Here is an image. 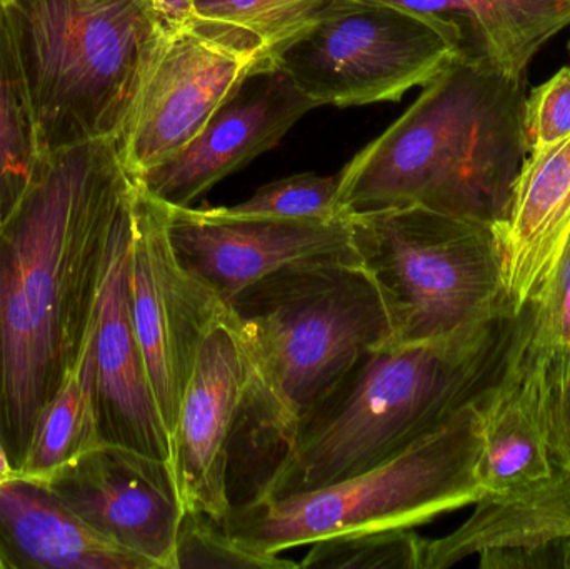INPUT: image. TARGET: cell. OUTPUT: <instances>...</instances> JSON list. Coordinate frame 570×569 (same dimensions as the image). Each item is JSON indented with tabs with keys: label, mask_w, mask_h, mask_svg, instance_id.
Segmentation results:
<instances>
[{
	"label": "cell",
	"mask_w": 570,
	"mask_h": 569,
	"mask_svg": "<svg viewBox=\"0 0 570 569\" xmlns=\"http://www.w3.org/2000/svg\"><path fill=\"white\" fill-rule=\"evenodd\" d=\"M134 180L117 139L42 157L0 224V440L16 473L92 334Z\"/></svg>",
	"instance_id": "obj_1"
},
{
	"label": "cell",
	"mask_w": 570,
	"mask_h": 569,
	"mask_svg": "<svg viewBox=\"0 0 570 569\" xmlns=\"http://www.w3.org/2000/svg\"><path fill=\"white\" fill-rule=\"evenodd\" d=\"M524 316L504 307L445 340L371 351L295 430L250 500L364 473L481 404L508 371Z\"/></svg>",
	"instance_id": "obj_2"
},
{
	"label": "cell",
	"mask_w": 570,
	"mask_h": 569,
	"mask_svg": "<svg viewBox=\"0 0 570 569\" xmlns=\"http://www.w3.org/2000/svg\"><path fill=\"white\" fill-rule=\"evenodd\" d=\"M525 97V76L458 53L338 173V214L421 206L501 226L528 156Z\"/></svg>",
	"instance_id": "obj_3"
},
{
	"label": "cell",
	"mask_w": 570,
	"mask_h": 569,
	"mask_svg": "<svg viewBox=\"0 0 570 569\" xmlns=\"http://www.w3.org/2000/svg\"><path fill=\"white\" fill-rule=\"evenodd\" d=\"M226 304L249 363L233 450L243 444L263 460L257 490L295 430L371 351L387 346L391 327L377 287L347 261L285 267Z\"/></svg>",
	"instance_id": "obj_4"
},
{
	"label": "cell",
	"mask_w": 570,
	"mask_h": 569,
	"mask_svg": "<svg viewBox=\"0 0 570 569\" xmlns=\"http://www.w3.org/2000/svg\"><path fill=\"white\" fill-rule=\"evenodd\" d=\"M43 154L117 139L173 30L150 0L6 3Z\"/></svg>",
	"instance_id": "obj_5"
},
{
	"label": "cell",
	"mask_w": 570,
	"mask_h": 569,
	"mask_svg": "<svg viewBox=\"0 0 570 569\" xmlns=\"http://www.w3.org/2000/svg\"><path fill=\"white\" fill-rule=\"evenodd\" d=\"M481 404L364 473L230 507L224 528L249 550L279 555L338 534L414 528L471 507L485 493L479 478Z\"/></svg>",
	"instance_id": "obj_6"
},
{
	"label": "cell",
	"mask_w": 570,
	"mask_h": 569,
	"mask_svg": "<svg viewBox=\"0 0 570 569\" xmlns=\"http://www.w3.org/2000/svg\"><path fill=\"white\" fill-rule=\"evenodd\" d=\"M348 224L387 313V346L445 340L509 307L498 227L421 206L348 214Z\"/></svg>",
	"instance_id": "obj_7"
},
{
	"label": "cell",
	"mask_w": 570,
	"mask_h": 569,
	"mask_svg": "<svg viewBox=\"0 0 570 569\" xmlns=\"http://www.w3.org/2000/svg\"><path fill=\"white\" fill-rule=\"evenodd\" d=\"M459 52L444 22L377 0H334L274 66L318 106H367L424 87Z\"/></svg>",
	"instance_id": "obj_8"
},
{
	"label": "cell",
	"mask_w": 570,
	"mask_h": 569,
	"mask_svg": "<svg viewBox=\"0 0 570 569\" xmlns=\"http://www.w3.org/2000/svg\"><path fill=\"white\" fill-rule=\"evenodd\" d=\"M129 300L150 386L170 438L200 347L227 316V304L180 263L170 243L169 207L136 180L130 200Z\"/></svg>",
	"instance_id": "obj_9"
},
{
	"label": "cell",
	"mask_w": 570,
	"mask_h": 569,
	"mask_svg": "<svg viewBox=\"0 0 570 569\" xmlns=\"http://www.w3.org/2000/svg\"><path fill=\"white\" fill-rule=\"evenodd\" d=\"M273 69L240 33L206 20L173 30L117 137L120 160L139 179L193 143L249 77Z\"/></svg>",
	"instance_id": "obj_10"
},
{
	"label": "cell",
	"mask_w": 570,
	"mask_h": 569,
	"mask_svg": "<svg viewBox=\"0 0 570 569\" xmlns=\"http://www.w3.org/2000/svg\"><path fill=\"white\" fill-rule=\"evenodd\" d=\"M169 207V236L180 263L227 303L263 277L297 264L358 263L348 216L274 219L220 207Z\"/></svg>",
	"instance_id": "obj_11"
},
{
	"label": "cell",
	"mask_w": 570,
	"mask_h": 569,
	"mask_svg": "<svg viewBox=\"0 0 570 569\" xmlns=\"http://www.w3.org/2000/svg\"><path fill=\"white\" fill-rule=\"evenodd\" d=\"M43 483L117 547L146 558L157 569H176L177 531L186 508L173 464L100 444Z\"/></svg>",
	"instance_id": "obj_12"
},
{
	"label": "cell",
	"mask_w": 570,
	"mask_h": 569,
	"mask_svg": "<svg viewBox=\"0 0 570 569\" xmlns=\"http://www.w3.org/2000/svg\"><path fill=\"white\" fill-rule=\"evenodd\" d=\"M249 386V363L227 316L200 347L170 436L184 508L224 521L230 510L233 444Z\"/></svg>",
	"instance_id": "obj_13"
},
{
	"label": "cell",
	"mask_w": 570,
	"mask_h": 569,
	"mask_svg": "<svg viewBox=\"0 0 570 569\" xmlns=\"http://www.w3.org/2000/svg\"><path fill=\"white\" fill-rule=\"evenodd\" d=\"M317 102L279 67L249 77L179 154L144 174L139 183L170 207L193 200L276 147Z\"/></svg>",
	"instance_id": "obj_14"
},
{
	"label": "cell",
	"mask_w": 570,
	"mask_h": 569,
	"mask_svg": "<svg viewBox=\"0 0 570 569\" xmlns=\"http://www.w3.org/2000/svg\"><path fill=\"white\" fill-rule=\"evenodd\" d=\"M129 247L130 203L117 230L97 313V430L102 444L173 464L170 438L154 398L130 314Z\"/></svg>",
	"instance_id": "obj_15"
},
{
	"label": "cell",
	"mask_w": 570,
	"mask_h": 569,
	"mask_svg": "<svg viewBox=\"0 0 570 569\" xmlns=\"http://www.w3.org/2000/svg\"><path fill=\"white\" fill-rule=\"evenodd\" d=\"M498 233L504 297L521 313L548 283L569 239L570 137L525 156Z\"/></svg>",
	"instance_id": "obj_16"
},
{
	"label": "cell",
	"mask_w": 570,
	"mask_h": 569,
	"mask_svg": "<svg viewBox=\"0 0 570 569\" xmlns=\"http://www.w3.org/2000/svg\"><path fill=\"white\" fill-rule=\"evenodd\" d=\"M0 569H157L83 523L43 481L0 484Z\"/></svg>",
	"instance_id": "obj_17"
},
{
	"label": "cell",
	"mask_w": 570,
	"mask_h": 569,
	"mask_svg": "<svg viewBox=\"0 0 570 569\" xmlns=\"http://www.w3.org/2000/svg\"><path fill=\"white\" fill-rule=\"evenodd\" d=\"M474 507L458 530L428 540L424 569L451 568L489 550L566 540L570 537V473L556 467L534 483L484 493Z\"/></svg>",
	"instance_id": "obj_18"
},
{
	"label": "cell",
	"mask_w": 570,
	"mask_h": 569,
	"mask_svg": "<svg viewBox=\"0 0 570 569\" xmlns=\"http://www.w3.org/2000/svg\"><path fill=\"white\" fill-rule=\"evenodd\" d=\"M524 324L508 371L481 404L479 478L485 493L534 483L558 467L546 430L541 374L522 356Z\"/></svg>",
	"instance_id": "obj_19"
},
{
	"label": "cell",
	"mask_w": 570,
	"mask_h": 569,
	"mask_svg": "<svg viewBox=\"0 0 570 569\" xmlns=\"http://www.w3.org/2000/svg\"><path fill=\"white\" fill-rule=\"evenodd\" d=\"M444 22L459 56L525 76L539 50L570 26V0H377Z\"/></svg>",
	"instance_id": "obj_20"
},
{
	"label": "cell",
	"mask_w": 570,
	"mask_h": 569,
	"mask_svg": "<svg viewBox=\"0 0 570 569\" xmlns=\"http://www.w3.org/2000/svg\"><path fill=\"white\" fill-rule=\"evenodd\" d=\"M97 324V323H96ZM96 327L76 370L43 411L20 477L46 481L50 474L100 447L96 413Z\"/></svg>",
	"instance_id": "obj_21"
},
{
	"label": "cell",
	"mask_w": 570,
	"mask_h": 569,
	"mask_svg": "<svg viewBox=\"0 0 570 569\" xmlns=\"http://www.w3.org/2000/svg\"><path fill=\"white\" fill-rule=\"evenodd\" d=\"M43 156L7 7L0 0V224L22 199Z\"/></svg>",
	"instance_id": "obj_22"
},
{
	"label": "cell",
	"mask_w": 570,
	"mask_h": 569,
	"mask_svg": "<svg viewBox=\"0 0 570 569\" xmlns=\"http://www.w3.org/2000/svg\"><path fill=\"white\" fill-rule=\"evenodd\" d=\"M334 0H194L196 19L249 39L267 63L305 32Z\"/></svg>",
	"instance_id": "obj_23"
},
{
	"label": "cell",
	"mask_w": 570,
	"mask_h": 569,
	"mask_svg": "<svg viewBox=\"0 0 570 569\" xmlns=\"http://www.w3.org/2000/svg\"><path fill=\"white\" fill-rule=\"evenodd\" d=\"M525 313L522 356L548 390H562L570 381V234L551 277Z\"/></svg>",
	"instance_id": "obj_24"
},
{
	"label": "cell",
	"mask_w": 570,
	"mask_h": 569,
	"mask_svg": "<svg viewBox=\"0 0 570 569\" xmlns=\"http://www.w3.org/2000/svg\"><path fill=\"white\" fill-rule=\"evenodd\" d=\"M428 540L412 528L338 534L311 545L298 568L424 569Z\"/></svg>",
	"instance_id": "obj_25"
},
{
	"label": "cell",
	"mask_w": 570,
	"mask_h": 569,
	"mask_svg": "<svg viewBox=\"0 0 570 569\" xmlns=\"http://www.w3.org/2000/svg\"><path fill=\"white\" fill-rule=\"evenodd\" d=\"M186 568L294 569L298 563L249 550L227 533L223 521L186 510L177 531L176 569Z\"/></svg>",
	"instance_id": "obj_26"
},
{
	"label": "cell",
	"mask_w": 570,
	"mask_h": 569,
	"mask_svg": "<svg viewBox=\"0 0 570 569\" xmlns=\"http://www.w3.org/2000/svg\"><path fill=\"white\" fill-rule=\"evenodd\" d=\"M337 176L295 174L261 187L237 206L220 207L224 213L274 219H332L337 210Z\"/></svg>",
	"instance_id": "obj_27"
},
{
	"label": "cell",
	"mask_w": 570,
	"mask_h": 569,
	"mask_svg": "<svg viewBox=\"0 0 570 569\" xmlns=\"http://www.w3.org/2000/svg\"><path fill=\"white\" fill-rule=\"evenodd\" d=\"M524 137L528 154L558 146L570 137V66L525 97Z\"/></svg>",
	"instance_id": "obj_28"
},
{
	"label": "cell",
	"mask_w": 570,
	"mask_h": 569,
	"mask_svg": "<svg viewBox=\"0 0 570 569\" xmlns=\"http://www.w3.org/2000/svg\"><path fill=\"white\" fill-rule=\"evenodd\" d=\"M542 411L556 464L570 473V381L556 391L542 383Z\"/></svg>",
	"instance_id": "obj_29"
},
{
	"label": "cell",
	"mask_w": 570,
	"mask_h": 569,
	"mask_svg": "<svg viewBox=\"0 0 570 569\" xmlns=\"http://www.w3.org/2000/svg\"><path fill=\"white\" fill-rule=\"evenodd\" d=\"M482 569H562L564 540L538 547L504 548L479 555Z\"/></svg>",
	"instance_id": "obj_30"
},
{
	"label": "cell",
	"mask_w": 570,
	"mask_h": 569,
	"mask_svg": "<svg viewBox=\"0 0 570 569\" xmlns=\"http://www.w3.org/2000/svg\"><path fill=\"white\" fill-rule=\"evenodd\" d=\"M169 30L183 29L196 20L194 0H150Z\"/></svg>",
	"instance_id": "obj_31"
},
{
	"label": "cell",
	"mask_w": 570,
	"mask_h": 569,
	"mask_svg": "<svg viewBox=\"0 0 570 569\" xmlns=\"http://www.w3.org/2000/svg\"><path fill=\"white\" fill-rule=\"evenodd\" d=\"M16 470L10 464L9 454H7L6 447L0 440V484L6 483L10 478L16 477Z\"/></svg>",
	"instance_id": "obj_32"
},
{
	"label": "cell",
	"mask_w": 570,
	"mask_h": 569,
	"mask_svg": "<svg viewBox=\"0 0 570 569\" xmlns=\"http://www.w3.org/2000/svg\"><path fill=\"white\" fill-rule=\"evenodd\" d=\"M562 569H570V537L564 540V557H562Z\"/></svg>",
	"instance_id": "obj_33"
},
{
	"label": "cell",
	"mask_w": 570,
	"mask_h": 569,
	"mask_svg": "<svg viewBox=\"0 0 570 569\" xmlns=\"http://www.w3.org/2000/svg\"><path fill=\"white\" fill-rule=\"evenodd\" d=\"M3 3L12 2V0H2Z\"/></svg>",
	"instance_id": "obj_34"
},
{
	"label": "cell",
	"mask_w": 570,
	"mask_h": 569,
	"mask_svg": "<svg viewBox=\"0 0 570 569\" xmlns=\"http://www.w3.org/2000/svg\"><path fill=\"white\" fill-rule=\"evenodd\" d=\"M569 53H570V43H569Z\"/></svg>",
	"instance_id": "obj_35"
}]
</instances>
